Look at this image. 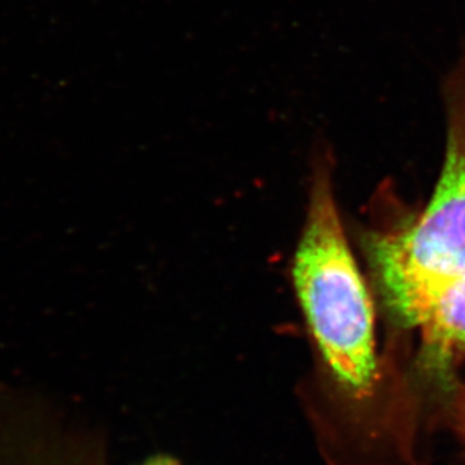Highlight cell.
<instances>
[{
	"label": "cell",
	"mask_w": 465,
	"mask_h": 465,
	"mask_svg": "<svg viewBox=\"0 0 465 465\" xmlns=\"http://www.w3.org/2000/svg\"><path fill=\"white\" fill-rule=\"evenodd\" d=\"M404 324L420 329L430 361L444 363L465 357V276L443 282L426 292Z\"/></svg>",
	"instance_id": "obj_3"
},
{
	"label": "cell",
	"mask_w": 465,
	"mask_h": 465,
	"mask_svg": "<svg viewBox=\"0 0 465 465\" xmlns=\"http://www.w3.org/2000/svg\"><path fill=\"white\" fill-rule=\"evenodd\" d=\"M450 416H452L453 428L457 430L458 437L465 449V386L458 387L455 391Z\"/></svg>",
	"instance_id": "obj_5"
},
{
	"label": "cell",
	"mask_w": 465,
	"mask_h": 465,
	"mask_svg": "<svg viewBox=\"0 0 465 465\" xmlns=\"http://www.w3.org/2000/svg\"><path fill=\"white\" fill-rule=\"evenodd\" d=\"M327 148L312 160L292 282L313 347L308 410L329 465H421L419 401L378 351L373 306L343 231Z\"/></svg>",
	"instance_id": "obj_1"
},
{
	"label": "cell",
	"mask_w": 465,
	"mask_h": 465,
	"mask_svg": "<svg viewBox=\"0 0 465 465\" xmlns=\"http://www.w3.org/2000/svg\"><path fill=\"white\" fill-rule=\"evenodd\" d=\"M13 465H104L94 449L82 443H59L45 435L23 437Z\"/></svg>",
	"instance_id": "obj_4"
},
{
	"label": "cell",
	"mask_w": 465,
	"mask_h": 465,
	"mask_svg": "<svg viewBox=\"0 0 465 465\" xmlns=\"http://www.w3.org/2000/svg\"><path fill=\"white\" fill-rule=\"evenodd\" d=\"M443 103L446 146L434 193L409 223L368 240L382 299L401 322L426 292L465 276V49L444 79Z\"/></svg>",
	"instance_id": "obj_2"
},
{
	"label": "cell",
	"mask_w": 465,
	"mask_h": 465,
	"mask_svg": "<svg viewBox=\"0 0 465 465\" xmlns=\"http://www.w3.org/2000/svg\"><path fill=\"white\" fill-rule=\"evenodd\" d=\"M143 465H180L178 462L175 461V460H172V458L169 457H155L151 458V460H148V461L145 462Z\"/></svg>",
	"instance_id": "obj_6"
}]
</instances>
